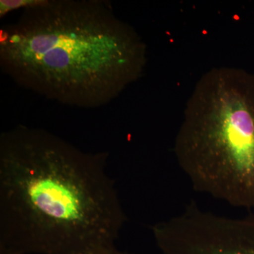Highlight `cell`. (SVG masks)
<instances>
[{
	"instance_id": "1",
	"label": "cell",
	"mask_w": 254,
	"mask_h": 254,
	"mask_svg": "<svg viewBox=\"0 0 254 254\" xmlns=\"http://www.w3.org/2000/svg\"><path fill=\"white\" fill-rule=\"evenodd\" d=\"M108 153L18 126L0 137V254H104L127 218Z\"/></svg>"
},
{
	"instance_id": "2",
	"label": "cell",
	"mask_w": 254,
	"mask_h": 254,
	"mask_svg": "<svg viewBox=\"0 0 254 254\" xmlns=\"http://www.w3.org/2000/svg\"><path fill=\"white\" fill-rule=\"evenodd\" d=\"M147 47L100 0H46L0 30V66L19 86L61 104L97 108L138 81Z\"/></svg>"
},
{
	"instance_id": "3",
	"label": "cell",
	"mask_w": 254,
	"mask_h": 254,
	"mask_svg": "<svg viewBox=\"0 0 254 254\" xmlns=\"http://www.w3.org/2000/svg\"><path fill=\"white\" fill-rule=\"evenodd\" d=\"M196 191L254 210V74L222 66L198 80L174 145Z\"/></svg>"
},
{
	"instance_id": "4",
	"label": "cell",
	"mask_w": 254,
	"mask_h": 254,
	"mask_svg": "<svg viewBox=\"0 0 254 254\" xmlns=\"http://www.w3.org/2000/svg\"><path fill=\"white\" fill-rule=\"evenodd\" d=\"M190 254H254V213L220 218L205 232Z\"/></svg>"
},
{
	"instance_id": "5",
	"label": "cell",
	"mask_w": 254,
	"mask_h": 254,
	"mask_svg": "<svg viewBox=\"0 0 254 254\" xmlns=\"http://www.w3.org/2000/svg\"><path fill=\"white\" fill-rule=\"evenodd\" d=\"M46 0H1L0 1V16L4 17L10 11L18 9H25L43 4Z\"/></svg>"
},
{
	"instance_id": "6",
	"label": "cell",
	"mask_w": 254,
	"mask_h": 254,
	"mask_svg": "<svg viewBox=\"0 0 254 254\" xmlns=\"http://www.w3.org/2000/svg\"><path fill=\"white\" fill-rule=\"evenodd\" d=\"M105 254H130L128 253H126V252H123L121 251L118 250V249L116 248V247H114V248L112 249L110 251H108L107 253Z\"/></svg>"
}]
</instances>
